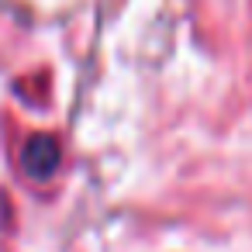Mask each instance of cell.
Wrapping results in <instances>:
<instances>
[{
    "label": "cell",
    "mask_w": 252,
    "mask_h": 252,
    "mask_svg": "<svg viewBox=\"0 0 252 252\" xmlns=\"http://www.w3.org/2000/svg\"><path fill=\"white\" fill-rule=\"evenodd\" d=\"M21 162H25L28 176H35V180L52 176V173H56V166H59V142H56V138H49V135L32 138V142L25 145Z\"/></svg>",
    "instance_id": "6da1fadb"
}]
</instances>
